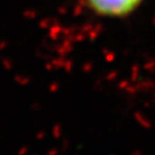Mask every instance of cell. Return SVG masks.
Returning a JSON list of instances; mask_svg holds the SVG:
<instances>
[{"instance_id":"cell-1","label":"cell","mask_w":155,"mask_h":155,"mask_svg":"<svg viewBox=\"0 0 155 155\" xmlns=\"http://www.w3.org/2000/svg\"><path fill=\"white\" fill-rule=\"evenodd\" d=\"M92 11L105 17H123L132 13L142 0H87Z\"/></svg>"}]
</instances>
